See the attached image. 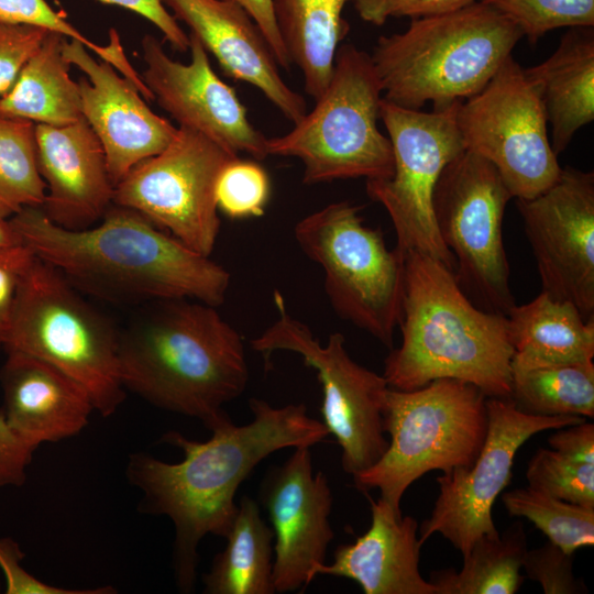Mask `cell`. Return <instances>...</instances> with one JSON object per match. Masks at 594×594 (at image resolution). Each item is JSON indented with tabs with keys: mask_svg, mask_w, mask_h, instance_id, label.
Returning a JSON list of instances; mask_svg holds the SVG:
<instances>
[{
	"mask_svg": "<svg viewBox=\"0 0 594 594\" xmlns=\"http://www.w3.org/2000/svg\"><path fill=\"white\" fill-rule=\"evenodd\" d=\"M514 22L530 43L559 28H593L594 0H481Z\"/></svg>",
	"mask_w": 594,
	"mask_h": 594,
	"instance_id": "cell-34",
	"label": "cell"
},
{
	"mask_svg": "<svg viewBox=\"0 0 594 594\" xmlns=\"http://www.w3.org/2000/svg\"><path fill=\"white\" fill-rule=\"evenodd\" d=\"M24 553L11 538H0V570L6 579L7 594H110L116 593L111 586L88 590H72L45 583L21 564Z\"/></svg>",
	"mask_w": 594,
	"mask_h": 594,
	"instance_id": "cell-39",
	"label": "cell"
},
{
	"mask_svg": "<svg viewBox=\"0 0 594 594\" xmlns=\"http://www.w3.org/2000/svg\"><path fill=\"white\" fill-rule=\"evenodd\" d=\"M18 245H22V241L13 229L10 220L0 218V251Z\"/></svg>",
	"mask_w": 594,
	"mask_h": 594,
	"instance_id": "cell-46",
	"label": "cell"
},
{
	"mask_svg": "<svg viewBox=\"0 0 594 594\" xmlns=\"http://www.w3.org/2000/svg\"><path fill=\"white\" fill-rule=\"evenodd\" d=\"M65 38L58 32L46 33L0 100L1 118L50 125H65L84 118L79 85L70 78L72 65L63 54Z\"/></svg>",
	"mask_w": 594,
	"mask_h": 594,
	"instance_id": "cell-27",
	"label": "cell"
},
{
	"mask_svg": "<svg viewBox=\"0 0 594 594\" xmlns=\"http://www.w3.org/2000/svg\"><path fill=\"white\" fill-rule=\"evenodd\" d=\"M239 155L186 128L114 186L112 204L138 211L193 251L210 256L220 218L216 187L222 169Z\"/></svg>",
	"mask_w": 594,
	"mask_h": 594,
	"instance_id": "cell-13",
	"label": "cell"
},
{
	"mask_svg": "<svg viewBox=\"0 0 594 594\" xmlns=\"http://www.w3.org/2000/svg\"><path fill=\"white\" fill-rule=\"evenodd\" d=\"M128 9L154 24L163 34L164 40L178 52L189 50V36L177 23V19L165 8L163 0H98Z\"/></svg>",
	"mask_w": 594,
	"mask_h": 594,
	"instance_id": "cell-43",
	"label": "cell"
},
{
	"mask_svg": "<svg viewBox=\"0 0 594 594\" xmlns=\"http://www.w3.org/2000/svg\"><path fill=\"white\" fill-rule=\"evenodd\" d=\"M512 198L494 165L464 150L443 168L432 199L459 286L476 307L505 316L516 305L503 241L504 213Z\"/></svg>",
	"mask_w": 594,
	"mask_h": 594,
	"instance_id": "cell-10",
	"label": "cell"
},
{
	"mask_svg": "<svg viewBox=\"0 0 594 594\" xmlns=\"http://www.w3.org/2000/svg\"><path fill=\"white\" fill-rule=\"evenodd\" d=\"M188 36L187 64L169 57L153 35L143 37V82L178 127L194 130L238 155L264 160L268 156L267 138L251 123L237 91L215 73L199 40Z\"/></svg>",
	"mask_w": 594,
	"mask_h": 594,
	"instance_id": "cell-17",
	"label": "cell"
},
{
	"mask_svg": "<svg viewBox=\"0 0 594 594\" xmlns=\"http://www.w3.org/2000/svg\"><path fill=\"white\" fill-rule=\"evenodd\" d=\"M98 226L63 228L41 207L10 218L36 257L58 270L77 289L117 302L194 299L220 306L229 272L130 208L112 204Z\"/></svg>",
	"mask_w": 594,
	"mask_h": 594,
	"instance_id": "cell-2",
	"label": "cell"
},
{
	"mask_svg": "<svg viewBox=\"0 0 594 594\" xmlns=\"http://www.w3.org/2000/svg\"><path fill=\"white\" fill-rule=\"evenodd\" d=\"M350 0H273L274 15L304 88L318 99L331 78L336 54L349 33L343 10Z\"/></svg>",
	"mask_w": 594,
	"mask_h": 594,
	"instance_id": "cell-26",
	"label": "cell"
},
{
	"mask_svg": "<svg viewBox=\"0 0 594 594\" xmlns=\"http://www.w3.org/2000/svg\"><path fill=\"white\" fill-rule=\"evenodd\" d=\"M488 426L484 444L470 468L436 479L439 495L431 515L421 522L425 543L440 534L464 557L481 536H497L492 510L509 484L517 451L534 435L586 420L580 416H535L518 410L510 399L487 397Z\"/></svg>",
	"mask_w": 594,
	"mask_h": 594,
	"instance_id": "cell-15",
	"label": "cell"
},
{
	"mask_svg": "<svg viewBox=\"0 0 594 594\" xmlns=\"http://www.w3.org/2000/svg\"><path fill=\"white\" fill-rule=\"evenodd\" d=\"M0 21L31 24L58 32L69 40L81 42L87 48L95 52L101 61L118 68L125 77L131 78L135 75V70L123 53L119 34L113 29L109 33L111 43L108 46H100L79 32L63 15L56 12L46 0H0Z\"/></svg>",
	"mask_w": 594,
	"mask_h": 594,
	"instance_id": "cell-35",
	"label": "cell"
},
{
	"mask_svg": "<svg viewBox=\"0 0 594 594\" xmlns=\"http://www.w3.org/2000/svg\"><path fill=\"white\" fill-rule=\"evenodd\" d=\"M249 406V424L227 421L210 430L206 441L165 432L161 441L183 452L180 462L143 451L128 458L127 479L142 493L140 512L173 522V570L180 592L195 590L199 543L207 535L226 538L238 510V488L257 464L278 450L312 447L329 436L305 404L274 407L252 397Z\"/></svg>",
	"mask_w": 594,
	"mask_h": 594,
	"instance_id": "cell-1",
	"label": "cell"
},
{
	"mask_svg": "<svg viewBox=\"0 0 594 594\" xmlns=\"http://www.w3.org/2000/svg\"><path fill=\"white\" fill-rule=\"evenodd\" d=\"M528 487L559 499L594 508V464L554 449L539 448L526 470Z\"/></svg>",
	"mask_w": 594,
	"mask_h": 594,
	"instance_id": "cell-33",
	"label": "cell"
},
{
	"mask_svg": "<svg viewBox=\"0 0 594 594\" xmlns=\"http://www.w3.org/2000/svg\"><path fill=\"white\" fill-rule=\"evenodd\" d=\"M119 332L54 266L33 255L15 300L3 351L43 360L79 382L107 418L127 398Z\"/></svg>",
	"mask_w": 594,
	"mask_h": 594,
	"instance_id": "cell-7",
	"label": "cell"
},
{
	"mask_svg": "<svg viewBox=\"0 0 594 594\" xmlns=\"http://www.w3.org/2000/svg\"><path fill=\"white\" fill-rule=\"evenodd\" d=\"M502 501L509 515L528 519L549 541L569 554L594 544V508L572 504L530 487L506 492Z\"/></svg>",
	"mask_w": 594,
	"mask_h": 594,
	"instance_id": "cell-32",
	"label": "cell"
},
{
	"mask_svg": "<svg viewBox=\"0 0 594 594\" xmlns=\"http://www.w3.org/2000/svg\"><path fill=\"white\" fill-rule=\"evenodd\" d=\"M382 94L371 55L353 44H341L316 106L289 132L267 139L268 155L298 158L307 185L389 178L393 146L377 125Z\"/></svg>",
	"mask_w": 594,
	"mask_h": 594,
	"instance_id": "cell-8",
	"label": "cell"
},
{
	"mask_svg": "<svg viewBox=\"0 0 594 594\" xmlns=\"http://www.w3.org/2000/svg\"><path fill=\"white\" fill-rule=\"evenodd\" d=\"M0 370L8 424L37 447L80 433L95 411L87 389L56 366L22 352H6Z\"/></svg>",
	"mask_w": 594,
	"mask_h": 594,
	"instance_id": "cell-22",
	"label": "cell"
},
{
	"mask_svg": "<svg viewBox=\"0 0 594 594\" xmlns=\"http://www.w3.org/2000/svg\"><path fill=\"white\" fill-rule=\"evenodd\" d=\"M548 438L551 449L576 461L594 464V425L580 422L565 426Z\"/></svg>",
	"mask_w": 594,
	"mask_h": 594,
	"instance_id": "cell-44",
	"label": "cell"
},
{
	"mask_svg": "<svg viewBox=\"0 0 594 594\" xmlns=\"http://www.w3.org/2000/svg\"><path fill=\"white\" fill-rule=\"evenodd\" d=\"M527 550L524 526L517 521L503 534L477 538L459 572L432 571L429 582L437 594H514L525 579L521 570Z\"/></svg>",
	"mask_w": 594,
	"mask_h": 594,
	"instance_id": "cell-29",
	"label": "cell"
},
{
	"mask_svg": "<svg viewBox=\"0 0 594 594\" xmlns=\"http://www.w3.org/2000/svg\"><path fill=\"white\" fill-rule=\"evenodd\" d=\"M47 32L36 25L0 21V100L10 91Z\"/></svg>",
	"mask_w": 594,
	"mask_h": 594,
	"instance_id": "cell-38",
	"label": "cell"
},
{
	"mask_svg": "<svg viewBox=\"0 0 594 594\" xmlns=\"http://www.w3.org/2000/svg\"><path fill=\"white\" fill-rule=\"evenodd\" d=\"M460 102L424 112L382 98L380 116L393 146L394 170L389 178L366 180L367 195L392 220L396 248L429 255L453 273L454 258L438 231L432 199L443 168L464 151L455 121Z\"/></svg>",
	"mask_w": 594,
	"mask_h": 594,
	"instance_id": "cell-12",
	"label": "cell"
},
{
	"mask_svg": "<svg viewBox=\"0 0 594 594\" xmlns=\"http://www.w3.org/2000/svg\"><path fill=\"white\" fill-rule=\"evenodd\" d=\"M85 47L66 37L63 54L88 77L78 80L82 117L103 146L116 186L138 163L162 152L177 128L151 110L130 79L111 64L96 61Z\"/></svg>",
	"mask_w": 594,
	"mask_h": 594,
	"instance_id": "cell-19",
	"label": "cell"
},
{
	"mask_svg": "<svg viewBox=\"0 0 594 594\" xmlns=\"http://www.w3.org/2000/svg\"><path fill=\"white\" fill-rule=\"evenodd\" d=\"M487 396L475 385L439 378L414 391L389 387L383 413L389 435L383 457L353 476L358 490L377 488L395 510L407 488L426 473L470 468L484 444Z\"/></svg>",
	"mask_w": 594,
	"mask_h": 594,
	"instance_id": "cell-6",
	"label": "cell"
},
{
	"mask_svg": "<svg viewBox=\"0 0 594 594\" xmlns=\"http://www.w3.org/2000/svg\"><path fill=\"white\" fill-rule=\"evenodd\" d=\"M33 258L25 245L0 251V351L9 332L18 290Z\"/></svg>",
	"mask_w": 594,
	"mask_h": 594,
	"instance_id": "cell-41",
	"label": "cell"
},
{
	"mask_svg": "<svg viewBox=\"0 0 594 594\" xmlns=\"http://www.w3.org/2000/svg\"><path fill=\"white\" fill-rule=\"evenodd\" d=\"M37 448L20 436L0 411V487L24 485Z\"/></svg>",
	"mask_w": 594,
	"mask_h": 594,
	"instance_id": "cell-42",
	"label": "cell"
},
{
	"mask_svg": "<svg viewBox=\"0 0 594 594\" xmlns=\"http://www.w3.org/2000/svg\"><path fill=\"white\" fill-rule=\"evenodd\" d=\"M46 197L36 158L35 123L0 117V218L26 207H42Z\"/></svg>",
	"mask_w": 594,
	"mask_h": 594,
	"instance_id": "cell-31",
	"label": "cell"
},
{
	"mask_svg": "<svg viewBox=\"0 0 594 594\" xmlns=\"http://www.w3.org/2000/svg\"><path fill=\"white\" fill-rule=\"evenodd\" d=\"M512 371L593 361L594 319L541 292L507 314Z\"/></svg>",
	"mask_w": 594,
	"mask_h": 594,
	"instance_id": "cell-25",
	"label": "cell"
},
{
	"mask_svg": "<svg viewBox=\"0 0 594 594\" xmlns=\"http://www.w3.org/2000/svg\"><path fill=\"white\" fill-rule=\"evenodd\" d=\"M524 37L518 26L483 1L418 19L380 36L371 55L383 98L420 110H441L480 92Z\"/></svg>",
	"mask_w": 594,
	"mask_h": 594,
	"instance_id": "cell-5",
	"label": "cell"
},
{
	"mask_svg": "<svg viewBox=\"0 0 594 594\" xmlns=\"http://www.w3.org/2000/svg\"><path fill=\"white\" fill-rule=\"evenodd\" d=\"M36 158L46 185L41 209L72 230L99 221L112 205L103 146L85 118L65 125L35 123Z\"/></svg>",
	"mask_w": 594,
	"mask_h": 594,
	"instance_id": "cell-20",
	"label": "cell"
},
{
	"mask_svg": "<svg viewBox=\"0 0 594 594\" xmlns=\"http://www.w3.org/2000/svg\"><path fill=\"white\" fill-rule=\"evenodd\" d=\"M371 526L352 543L333 552V561L314 568L318 575H332L356 582L365 594H437L436 587L419 571L422 542L418 521L403 516L381 497L367 496Z\"/></svg>",
	"mask_w": 594,
	"mask_h": 594,
	"instance_id": "cell-23",
	"label": "cell"
},
{
	"mask_svg": "<svg viewBox=\"0 0 594 594\" xmlns=\"http://www.w3.org/2000/svg\"><path fill=\"white\" fill-rule=\"evenodd\" d=\"M361 207L332 202L300 219L294 237L324 274L336 314L393 348L404 295L405 255L387 249L380 229L364 224Z\"/></svg>",
	"mask_w": 594,
	"mask_h": 594,
	"instance_id": "cell-9",
	"label": "cell"
},
{
	"mask_svg": "<svg viewBox=\"0 0 594 594\" xmlns=\"http://www.w3.org/2000/svg\"><path fill=\"white\" fill-rule=\"evenodd\" d=\"M119 332V370L125 391L151 405L196 418L206 428L230 421L223 406L246 388L249 367L240 333L217 307L164 299Z\"/></svg>",
	"mask_w": 594,
	"mask_h": 594,
	"instance_id": "cell-3",
	"label": "cell"
},
{
	"mask_svg": "<svg viewBox=\"0 0 594 594\" xmlns=\"http://www.w3.org/2000/svg\"><path fill=\"white\" fill-rule=\"evenodd\" d=\"M294 449L284 463L267 470L258 493L274 532L275 593L298 591L311 583L314 568L326 563L334 538L328 479L321 471L314 473L310 447Z\"/></svg>",
	"mask_w": 594,
	"mask_h": 594,
	"instance_id": "cell-18",
	"label": "cell"
},
{
	"mask_svg": "<svg viewBox=\"0 0 594 594\" xmlns=\"http://www.w3.org/2000/svg\"><path fill=\"white\" fill-rule=\"evenodd\" d=\"M541 292L594 319V173L571 166L530 199H517Z\"/></svg>",
	"mask_w": 594,
	"mask_h": 594,
	"instance_id": "cell-16",
	"label": "cell"
},
{
	"mask_svg": "<svg viewBox=\"0 0 594 594\" xmlns=\"http://www.w3.org/2000/svg\"><path fill=\"white\" fill-rule=\"evenodd\" d=\"M271 185L266 170L256 162L231 161L221 172L216 187L218 209L231 219L264 215Z\"/></svg>",
	"mask_w": 594,
	"mask_h": 594,
	"instance_id": "cell-36",
	"label": "cell"
},
{
	"mask_svg": "<svg viewBox=\"0 0 594 594\" xmlns=\"http://www.w3.org/2000/svg\"><path fill=\"white\" fill-rule=\"evenodd\" d=\"M227 544L202 576L206 594H273L274 532L256 501L241 497Z\"/></svg>",
	"mask_w": 594,
	"mask_h": 594,
	"instance_id": "cell-28",
	"label": "cell"
},
{
	"mask_svg": "<svg viewBox=\"0 0 594 594\" xmlns=\"http://www.w3.org/2000/svg\"><path fill=\"white\" fill-rule=\"evenodd\" d=\"M404 255L402 343L384 362L388 386L414 391L453 378L477 386L487 397L509 399L507 316L476 307L441 262L417 251Z\"/></svg>",
	"mask_w": 594,
	"mask_h": 594,
	"instance_id": "cell-4",
	"label": "cell"
},
{
	"mask_svg": "<svg viewBox=\"0 0 594 594\" xmlns=\"http://www.w3.org/2000/svg\"><path fill=\"white\" fill-rule=\"evenodd\" d=\"M239 3L257 23L265 35L279 68L288 72L293 65L278 31L273 0H231Z\"/></svg>",
	"mask_w": 594,
	"mask_h": 594,
	"instance_id": "cell-45",
	"label": "cell"
},
{
	"mask_svg": "<svg viewBox=\"0 0 594 594\" xmlns=\"http://www.w3.org/2000/svg\"><path fill=\"white\" fill-rule=\"evenodd\" d=\"M274 305L276 320L251 340V346L266 364L274 352L288 351L317 372L322 422L341 448L343 471L355 476L373 466L388 447L383 413L389 386L383 375L351 359L342 333H331L322 345L307 324L289 314L278 290Z\"/></svg>",
	"mask_w": 594,
	"mask_h": 594,
	"instance_id": "cell-11",
	"label": "cell"
},
{
	"mask_svg": "<svg viewBox=\"0 0 594 594\" xmlns=\"http://www.w3.org/2000/svg\"><path fill=\"white\" fill-rule=\"evenodd\" d=\"M572 557L548 540L543 546L526 551L522 570L528 579L540 584L544 594L587 593L583 581L573 573Z\"/></svg>",
	"mask_w": 594,
	"mask_h": 594,
	"instance_id": "cell-37",
	"label": "cell"
},
{
	"mask_svg": "<svg viewBox=\"0 0 594 594\" xmlns=\"http://www.w3.org/2000/svg\"><path fill=\"white\" fill-rule=\"evenodd\" d=\"M358 15L365 22L383 25L389 18L431 16L464 8L476 0H353Z\"/></svg>",
	"mask_w": 594,
	"mask_h": 594,
	"instance_id": "cell-40",
	"label": "cell"
},
{
	"mask_svg": "<svg viewBox=\"0 0 594 594\" xmlns=\"http://www.w3.org/2000/svg\"><path fill=\"white\" fill-rule=\"evenodd\" d=\"M231 78L257 88L293 124L307 112L305 98L292 89L257 23L231 0H163Z\"/></svg>",
	"mask_w": 594,
	"mask_h": 594,
	"instance_id": "cell-21",
	"label": "cell"
},
{
	"mask_svg": "<svg viewBox=\"0 0 594 594\" xmlns=\"http://www.w3.org/2000/svg\"><path fill=\"white\" fill-rule=\"evenodd\" d=\"M455 121L464 150L492 163L513 198H534L559 178L542 105L512 55L480 92L458 105Z\"/></svg>",
	"mask_w": 594,
	"mask_h": 594,
	"instance_id": "cell-14",
	"label": "cell"
},
{
	"mask_svg": "<svg viewBox=\"0 0 594 594\" xmlns=\"http://www.w3.org/2000/svg\"><path fill=\"white\" fill-rule=\"evenodd\" d=\"M509 399L529 415L593 418V361L512 371Z\"/></svg>",
	"mask_w": 594,
	"mask_h": 594,
	"instance_id": "cell-30",
	"label": "cell"
},
{
	"mask_svg": "<svg viewBox=\"0 0 594 594\" xmlns=\"http://www.w3.org/2000/svg\"><path fill=\"white\" fill-rule=\"evenodd\" d=\"M524 73L540 99L559 155L594 120L593 28H570L551 56Z\"/></svg>",
	"mask_w": 594,
	"mask_h": 594,
	"instance_id": "cell-24",
	"label": "cell"
}]
</instances>
